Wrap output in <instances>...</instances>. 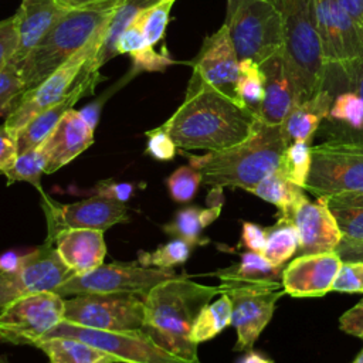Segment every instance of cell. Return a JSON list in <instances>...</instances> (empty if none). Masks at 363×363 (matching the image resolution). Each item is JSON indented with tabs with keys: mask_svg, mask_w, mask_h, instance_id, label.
Masks as SVG:
<instances>
[{
	"mask_svg": "<svg viewBox=\"0 0 363 363\" xmlns=\"http://www.w3.org/2000/svg\"><path fill=\"white\" fill-rule=\"evenodd\" d=\"M258 121L235 98L193 72L182 105L162 126L179 149L218 152L247 140Z\"/></svg>",
	"mask_w": 363,
	"mask_h": 363,
	"instance_id": "obj_1",
	"label": "cell"
},
{
	"mask_svg": "<svg viewBox=\"0 0 363 363\" xmlns=\"http://www.w3.org/2000/svg\"><path fill=\"white\" fill-rule=\"evenodd\" d=\"M248 191L274 204L279 210V217L288 220L296 206L306 199L305 189L288 180L278 169L265 176Z\"/></svg>",
	"mask_w": 363,
	"mask_h": 363,
	"instance_id": "obj_27",
	"label": "cell"
},
{
	"mask_svg": "<svg viewBox=\"0 0 363 363\" xmlns=\"http://www.w3.org/2000/svg\"><path fill=\"white\" fill-rule=\"evenodd\" d=\"M220 286L194 282L187 277H174L153 286L145 296L143 330L169 352L199 362L197 345L190 330L199 312L214 296Z\"/></svg>",
	"mask_w": 363,
	"mask_h": 363,
	"instance_id": "obj_2",
	"label": "cell"
},
{
	"mask_svg": "<svg viewBox=\"0 0 363 363\" xmlns=\"http://www.w3.org/2000/svg\"><path fill=\"white\" fill-rule=\"evenodd\" d=\"M18 34L14 14L0 21V71L9 65L17 51Z\"/></svg>",
	"mask_w": 363,
	"mask_h": 363,
	"instance_id": "obj_45",
	"label": "cell"
},
{
	"mask_svg": "<svg viewBox=\"0 0 363 363\" xmlns=\"http://www.w3.org/2000/svg\"><path fill=\"white\" fill-rule=\"evenodd\" d=\"M332 291L363 294V261H342Z\"/></svg>",
	"mask_w": 363,
	"mask_h": 363,
	"instance_id": "obj_42",
	"label": "cell"
},
{
	"mask_svg": "<svg viewBox=\"0 0 363 363\" xmlns=\"http://www.w3.org/2000/svg\"><path fill=\"white\" fill-rule=\"evenodd\" d=\"M64 311L65 298L54 291L21 296L0 312V342L34 346L64 320Z\"/></svg>",
	"mask_w": 363,
	"mask_h": 363,
	"instance_id": "obj_14",
	"label": "cell"
},
{
	"mask_svg": "<svg viewBox=\"0 0 363 363\" xmlns=\"http://www.w3.org/2000/svg\"><path fill=\"white\" fill-rule=\"evenodd\" d=\"M132 72H156V71H164L169 65L174 64V61L170 58V55L163 50V52H156L153 47H149L147 50L132 55Z\"/></svg>",
	"mask_w": 363,
	"mask_h": 363,
	"instance_id": "obj_44",
	"label": "cell"
},
{
	"mask_svg": "<svg viewBox=\"0 0 363 363\" xmlns=\"http://www.w3.org/2000/svg\"><path fill=\"white\" fill-rule=\"evenodd\" d=\"M231 1H234V0H227V3H228V4H230V3H231Z\"/></svg>",
	"mask_w": 363,
	"mask_h": 363,
	"instance_id": "obj_58",
	"label": "cell"
},
{
	"mask_svg": "<svg viewBox=\"0 0 363 363\" xmlns=\"http://www.w3.org/2000/svg\"><path fill=\"white\" fill-rule=\"evenodd\" d=\"M43 201L50 225L48 237L67 228L105 231L115 224L129 221L126 203L99 194H94L75 203L62 204L43 193Z\"/></svg>",
	"mask_w": 363,
	"mask_h": 363,
	"instance_id": "obj_16",
	"label": "cell"
},
{
	"mask_svg": "<svg viewBox=\"0 0 363 363\" xmlns=\"http://www.w3.org/2000/svg\"><path fill=\"white\" fill-rule=\"evenodd\" d=\"M64 322L98 330H135L145 323V301L136 294H81L65 299Z\"/></svg>",
	"mask_w": 363,
	"mask_h": 363,
	"instance_id": "obj_12",
	"label": "cell"
},
{
	"mask_svg": "<svg viewBox=\"0 0 363 363\" xmlns=\"http://www.w3.org/2000/svg\"><path fill=\"white\" fill-rule=\"evenodd\" d=\"M320 89L329 94L330 105L318 138L363 145V58L325 64Z\"/></svg>",
	"mask_w": 363,
	"mask_h": 363,
	"instance_id": "obj_5",
	"label": "cell"
},
{
	"mask_svg": "<svg viewBox=\"0 0 363 363\" xmlns=\"http://www.w3.org/2000/svg\"><path fill=\"white\" fill-rule=\"evenodd\" d=\"M352 363H363V347H362V350L359 352V354L354 357V360Z\"/></svg>",
	"mask_w": 363,
	"mask_h": 363,
	"instance_id": "obj_56",
	"label": "cell"
},
{
	"mask_svg": "<svg viewBox=\"0 0 363 363\" xmlns=\"http://www.w3.org/2000/svg\"><path fill=\"white\" fill-rule=\"evenodd\" d=\"M316 18L323 65L363 58V26L337 0H316Z\"/></svg>",
	"mask_w": 363,
	"mask_h": 363,
	"instance_id": "obj_17",
	"label": "cell"
},
{
	"mask_svg": "<svg viewBox=\"0 0 363 363\" xmlns=\"http://www.w3.org/2000/svg\"><path fill=\"white\" fill-rule=\"evenodd\" d=\"M34 346L47 354L50 363H118L108 352L72 337H44Z\"/></svg>",
	"mask_w": 363,
	"mask_h": 363,
	"instance_id": "obj_26",
	"label": "cell"
},
{
	"mask_svg": "<svg viewBox=\"0 0 363 363\" xmlns=\"http://www.w3.org/2000/svg\"><path fill=\"white\" fill-rule=\"evenodd\" d=\"M201 184V174L193 166L186 164L176 169L167 179L170 197L176 203H189Z\"/></svg>",
	"mask_w": 363,
	"mask_h": 363,
	"instance_id": "obj_38",
	"label": "cell"
},
{
	"mask_svg": "<svg viewBox=\"0 0 363 363\" xmlns=\"http://www.w3.org/2000/svg\"><path fill=\"white\" fill-rule=\"evenodd\" d=\"M289 220L299 234L298 255L336 251L343 240L325 197H316V201H309L306 197L296 206Z\"/></svg>",
	"mask_w": 363,
	"mask_h": 363,
	"instance_id": "obj_21",
	"label": "cell"
},
{
	"mask_svg": "<svg viewBox=\"0 0 363 363\" xmlns=\"http://www.w3.org/2000/svg\"><path fill=\"white\" fill-rule=\"evenodd\" d=\"M51 238L58 257L75 275L86 274L104 264L106 244L101 230L67 228Z\"/></svg>",
	"mask_w": 363,
	"mask_h": 363,
	"instance_id": "obj_22",
	"label": "cell"
},
{
	"mask_svg": "<svg viewBox=\"0 0 363 363\" xmlns=\"http://www.w3.org/2000/svg\"><path fill=\"white\" fill-rule=\"evenodd\" d=\"M190 64L193 72L203 82L235 98L240 60L225 23L216 33L204 38L200 51Z\"/></svg>",
	"mask_w": 363,
	"mask_h": 363,
	"instance_id": "obj_19",
	"label": "cell"
},
{
	"mask_svg": "<svg viewBox=\"0 0 363 363\" xmlns=\"http://www.w3.org/2000/svg\"><path fill=\"white\" fill-rule=\"evenodd\" d=\"M176 0H162L153 7L143 11V31L147 38V43L153 47L156 45L166 33L170 11Z\"/></svg>",
	"mask_w": 363,
	"mask_h": 363,
	"instance_id": "obj_39",
	"label": "cell"
},
{
	"mask_svg": "<svg viewBox=\"0 0 363 363\" xmlns=\"http://www.w3.org/2000/svg\"><path fill=\"white\" fill-rule=\"evenodd\" d=\"M336 254L342 261H363V241H343L337 245Z\"/></svg>",
	"mask_w": 363,
	"mask_h": 363,
	"instance_id": "obj_51",
	"label": "cell"
},
{
	"mask_svg": "<svg viewBox=\"0 0 363 363\" xmlns=\"http://www.w3.org/2000/svg\"><path fill=\"white\" fill-rule=\"evenodd\" d=\"M104 101L105 98H99L88 105H85L84 108H81L78 111V113L81 115V118L88 123V126L95 130L96 126H98V122H99V116H101V111H102V105H104Z\"/></svg>",
	"mask_w": 363,
	"mask_h": 363,
	"instance_id": "obj_52",
	"label": "cell"
},
{
	"mask_svg": "<svg viewBox=\"0 0 363 363\" xmlns=\"http://www.w3.org/2000/svg\"><path fill=\"white\" fill-rule=\"evenodd\" d=\"M267 245L262 255L275 267H282L299 248V234L288 218H278L277 224L267 228Z\"/></svg>",
	"mask_w": 363,
	"mask_h": 363,
	"instance_id": "obj_34",
	"label": "cell"
},
{
	"mask_svg": "<svg viewBox=\"0 0 363 363\" xmlns=\"http://www.w3.org/2000/svg\"><path fill=\"white\" fill-rule=\"evenodd\" d=\"M147 145L146 153L156 160H172L176 156L177 146L170 138V135L160 125L159 128L150 129L146 132Z\"/></svg>",
	"mask_w": 363,
	"mask_h": 363,
	"instance_id": "obj_43",
	"label": "cell"
},
{
	"mask_svg": "<svg viewBox=\"0 0 363 363\" xmlns=\"http://www.w3.org/2000/svg\"><path fill=\"white\" fill-rule=\"evenodd\" d=\"M94 132L78 111L74 108L67 111L54 132L45 139L48 152L45 174L57 172L86 150L94 143Z\"/></svg>",
	"mask_w": 363,
	"mask_h": 363,
	"instance_id": "obj_23",
	"label": "cell"
},
{
	"mask_svg": "<svg viewBox=\"0 0 363 363\" xmlns=\"http://www.w3.org/2000/svg\"><path fill=\"white\" fill-rule=\"evenodd\" d=\"M65 13L54 0H23L14 13L18 45L10 64L18 68L31 50Z\"/></svg>",
	"mask_w": 363,
	"mask_h": 363,
	"instance_id": "obj_24",
	"label": "cell"
},
{
	"mask_svg": "<svg viewBox=\"0 0 363 363\" xmlns=\"http://www.w3.org/2000/svg\"><path fill=\"white\" fill-rule=\"evenodd\" d=\"M108 24L96 31V34L81 50L51 72L43 82L20 95L13 111L7 115L3 123L16 138L34 116L58 104L71 92L86 61L99 52L106 35Z\"/></svg>",
	"mask_w": 363,
	"mask_h": 363,
	"instance_id": "obj_8",
	"label": "cell"
},
{
	"mask_svg": "<svg viewBox=\"0 0 363 363\" xmlns=\"http://www.w3.org/2000/svg\"><path fill=\"white\" fill-rule=\"evenodd\" d=\"M288 145L282 125L258 121L252 135L242 143L206 155H187V159L189 164L200 172L203 184L248 191L278 169Z\"/></svg>",
	"mask_w": 363,
	"mask_h": 363,
	"instance_id": "obj_3",
	"label": "cell"
},
{
	"mask_svg": "<svg viewBox=\"0 0 363 363\" xmlns=\"http://www.w3.org/2000/svg\"><path fill=\"white\" fill-rule=\"evenodd\" d=\"M265 96V77L252 60L240 61V77L235 85V98L257 116Z\"/></svg>",
	"mask_w": 363,
	"mask_h": 363,
	"instance_id": "obj_35",
	"label": "cell"
},
{
	"mask_svg": "<svg viewBox=\"0 0 363 363\" xmlns=\"http://www.w3.org/2000/svg\"><path fill=\"white\" fill-rule=\"evenodd\" d=\"M75 275L58 257L54 240L23 254L21 262L11 271H0V312L13 301L35 292L55 291Z\"/></svg>",
	"mask_w": 363,
	"mask_h": 363,
	"instance_id": "obj_15",
	"label": "cell"
},
{
	"mask_svg": "<svg viewBox=\"0 0 363 363\" xmlns=\"http://www.w3.org/2000/svg\"><path fill=\"white\" fill-rule=\"evenodd\" d=\"M123 1L98 9L67 11L58 18L17 68L26 91L37 86L81 50L96 31L112 20Z\"/></svg>",
	"mask_w": 363,
	"mask_h": 363,
	"instance_id": "obj_4",
	"label": "cell"
},
{
	"mask_svg": "<svg viewBox=\"0 0 363 363\" xmlns=\"http://www.w3.org/2000/svg\"><path fill=\"white\" fill-rule=\"evenodd\" d=\"M23 259V255H20L16 251H7L0 255V271H11L14 269Z\"/></svg>",
	"mask_w": 363,
	"mask_h": 363,
	"instance_id": "obj_54",
	"label": "cell"
},
{
	"mask_svg": "<svg viewBox=\"0 0 363 363\" xmlns=\"http://www.w3.org/2000/svg\"><path fill=\"white\" fill-rule=\"evenodd\" d=\"M330 105V96L325 89L296 105L281 123L288 143L303 140L312 143Z\"/></svg>",
	"mask_w": 363,
	"mask_h": 363,
	"instance_id": "obj_25",
	"label": "cell"
},
{
	"mask_svg": "<svg viewBox=\"0 0 363 363\" xmlns=\"http://www.w3.org/2000/svg\"><path fill=\"white\" fill-rule=\"evenodd\" d=\"M162 0H125L123 4L118 9L115 16L108 24L106 35L99 52L95 55V62L101 68L105 62L116 55L115 45L116 40L123 31V28L142 11L153 7L155 4L160 3Z\"/></svg>",
	"mask_w": 363,
	"mask_h": 363,
	"instance_id": "obj_32",
	"label": "cell"
},
{
	"mask_svg": "<svg viewBox=\"0 0 363 363\" xmlns=\"http://www.w3.org/2000/svg\"><path fill=\"white\" fill-rule=\"evenodd\" d=\"M17 156V138L4 125H0V174L14 163Z\"/></svg>",
	"mask_w": 363,
	"mask_h": 363,
	"instance_id": "obj_47",
	"label": "cell"
},
{
	"mask_svg": "<svg viewBox=\"0 0 363 363\" xmlns=\"http://www.w3.org/2000/svg\"><path fill=\"white\" fill-rule=\"evenodd\" d=\"M231 301L225 294H221L217 301L204 305L191 326V342L199 345L216 337L228 325H231Z\"/></svg>",
	"mask_w": 363,
	"mask_h": 363,
	"instance_id": "obj_31",
	"label": "cell"
},
{
	"mask_svg": "<svg viewBox=\"0 0 363 363\" xmlns=\"http://www.w3.org/2000/svg\"><path fill=\"white\" fill-rule=\"evenodd\" d=\"M123 0H54V3L65 11H74V10H89V9H98L104 7L112 3H119Z\"/></svg>",
	"mask_w": 363,
	"mask_h": 363,
	"instance_id": "obj_50",
	"label": "cell"
},
{
	"mask_svg": "<svg viewBox=\"0 0 363 363\" xmlns=\"http://www.w3.org/2000/svg\"><path fill=\"white\" fill-rule=\"evenodd\" d=\"M26 91L18 69L9 64L0 71V116L9 115L20 95Z\"/></svg>",
	"mask_w": 363,
	"mask_h": 363,
	"instance_id": "obj_40",
	"label": "cell"
},
{
	"mask_svg": "<svg viewBox=\"0 0 363 363\" xmlns=\"http://www.w3.org/2000/svg\"><path fill=\"white\" fill-rule=\"evenodd\" d=\"M267 234L268 230L259 224L244 221L241 228V244L245 245L250 251L262 254L267 245Z\"/></svg>",
	"mask_w": 363,
	"mask_h": 363,
	"instance_id": "obj_46",
	"label": "cell"
},
{
	"mask_svg": "<svg viewBox=\"0 0 363 363\" xmlns=\"http://www.w3.org/2000/svg\"><path fill=\"white\" fill-rule=\"evenodd\" d=\"M305 190L315 197L363 191V145L320 142L312 146Z\"/></svg>",
	"mask_w": 363,
	"mask_h": 363,
	"instance_id": "obj_10",
	"label": "cell"
},
{
	"mask_svg": "<svg viewBox=\"0 0 363 363\" xmlns=\"http://www.w3.org/2000/svg\"><path fill=\"white\" fill-rule=\"evenodd\" d=\"M177 277L173 269L143 267L136 262H112L81 275H72L54 292L65 296L81 294H136L145 296L157 284Z\"/></svg>",
	"mask_w": 363,
	"mask_h": 363,
	"instance_id": "obj_13",
	"label": "cell"
},
{
	"mask_svg": "<svg viewBox=\"0 0 363 363\" xmlns=\"http://www.w3.org/2000/svg\"><path fill=\"white\" fill-rule=\"evenodd\" d=\"M44 337H72L86 342L112 354L118 363H200L169 352L143 329L98 330L62 320Z\"/></svg>",
	"mask_w": 363,
	"mask_h": 363,
	"instance_id": "obj_9",
	"label": "cell"
},
{
	"mask_svg": "<svg viewBox=\"0 0 363 363\" xmlns=\"http://www.w3.org/2000/svg\"><path fill=\"white\" fill-rule=\"evenodd\" d=\"M152 47L147 43V38L143 31V11L139 13L121 33L116 40L115 52L116 54H129L136 55Z\"/></svg>",
	"mask_w": 363,
	"mask_h": 363,
	"instance_id": "obj_41",
	"label": "cell"
},
{
	"mask_svg": "<svg viewBox=\"0 0 363 363\" xmlns=\"http://www.w3.org/2000/svg\"><path fill=\"white\" fill-rule=\"evenodd\" d=\"M325 199L343 241H363V191L337 193Z\"/></svg>",
	"mask_w": 363,
	"mask_h": 363,
	"instance_id": "obj_28",
	"label": "cell"
},
{
	"mask_svg": "<svg viewBox=\"0 0 363 363\" xmlns=\"http://www.w3.org/2000/svg\"><path fill=\"white\" fill-rule=\"evenodd\" d=\"M0 363H9V360L4 356H0Z\"/></svg>",
	"mask_w": 363,
	"mask_h": 363,
	"instance_id": "obj_57",
	"label": "cell"
},
{
	"mask_svg": "<svg viewBox=\"0 0 363 363\" xmlns=\"http://www.w3.org/2000/svg\"><path fill=\"white\" fill-rule=\"evenodd\" d=\"M218 286L221 294L228 295L231 301V325L237 332L234 349L247 352L252 349L255 340L269 323L277 301L285 294L282 284L278 281H221Z\"/></svg>",
	"mask_w": 363,
	"mask_h": 363,
	"instance_id": "obj_11",
	"label": "cell"
},
{
	"mask_svg": "<svg viewBox=\"0 0 363 363\" xmlns=\"http://www.w3.org/2000/svg\"><path fill=\"white\" fill-rule=\"evenodd\" d=\"M47 160L48 152L47 143L44 140L37 147L20 153L14 163L3 172V176H6L7 184H13L16 182H27L43 194L44 191L41 189V176L45 174Z\"/></svg>",
	"mask_w": 363,
	"mask_h": 363,
	"instance_id": "obj_33",
	"label": "cell"
},
{
	"mask_svg": "<svg viewBox=\"0 0 363 363\" xmlns=\"http://www.w3.org/2000/svg\"><path fill=\"white\" fill-rule=\"evenodd\" d=\"M259 67L265 77V96L258 118L268 125H281L289 112L305 101L301 79L284 50Z\"/></svg>",
	"mask_w": 363,
	"mask_h": 363,
	"instance_id": "obj_18",
	"label": "cell"
},
{
	"mask_svg": "<svg viewBox=\"0 0 363 363\" xmlns=\"http://www.w3.org/2000/svg\"><path fill=\"white\" fill-rule=\"evenodd\" d=\"M279 13L285 45L305 94V101L316 95L323 81V58L318 33L316 0H268Z\"/></svg>",
	"mask_w": 363,
	"mask_h": 363,
	"instance_id": "obj_6",
	"label": "cell"
},
{
	"mask_svg": "<svg viewBox=\"0 0 363 363\" xmlns=\"http://www.w3.org/2000/svg\"><path fill=\"white\" fill-rule=\"evenodd\" d=\"M135 186L130 183H115L112 180H104L96 183V186L92 189L95 194L111 197L113 200L126 203L132 194H133Z\"/></svg>",
	"mask_w": 363,
	"mask_h": 363,
	"instance_id": "obj_49",
	"label": "cell"
},
{
	"mask_svg": "<svg viewBox=\"0 0 363 363\" xmlns=\"http://www.w3.org/2000/svg\"><path fill=\"white\" fill-rule=\"evenodd\" d=\"M312 166V143L298 140L286 146L278 170L292 183L305 189Z\"/></svg>",
	"mask_w": 363,
	"mask_h": 363,
	"instance_id": "obj_36",
	"label": "cell"
},
{
	"mask_svg": "<svg viewBox=\"0 0 363 363\" xmlns=\"http://www.w3.org/2000/svg\"><path fill=\"white\" fill-rule=\"evenodd\" d=\"M220 211L221 204L210 206L207 208H200L197 206L184 207L176 213L170 223L163 225V231L180 237L193 245L201 244V231L220 216Z\"/></svg>",
	"mask_w": 363,
	"mask_h": 363,
	"instance_id": "obj_29",
	"label": "cell"
},
{
	"mask_svg": "<svg viewBox=\"0 0 363 363\" xmlns=\"http://www.w3.org/2000/svg\"><path fill=\"white\" fill-rule=\"evenodd\" d=\"M340 265L336 251L298 255L282 269V288L295 298L323 296L332 291Z\"/></svg>",
	"mask_w": 363,
	"mask_h": 363,
	"instance_id": "obj_20",
	"label": "cell"
},
{
	"mask_svg": "<svg viewBox=\"0 0 363 363\" xmlns=\"http://www.w3.org/2000/svg\"><path fill=\"white\" fill-rule=\"evenodd\" d=\"M337 3L363 26V0H337Z\"/></svg>",
	"mask_w": 363,
	"mask_h": 363,
	"instance_id": "obj_53",
	"label": "cell"
},
{
	"mask_svg": "<svg viewBox=\"0 0 363 363\" xmlns=\"http://www.w3.org/2000/svg\"><path fill=\"white\" fill-rule=\"evenodd\" d=\"M339 328L347 335L363 339V298L339 318Z\"/></svg>",
	"mask_w": 363,
	"mask_h": 363,
	"instance_id": "obj_48",
	"label": "cell"
},
{
	"mask_svg": "<svg viewBox=\"0 0 363 363\" xmlns=\"http://www.w3.org/2000/svg\"><path fill=\"white\" fill-rule=\"evenodd\" d=\"M193 244L174 237L166 244L159 245L155 251H140L138 254V262L143 267H155L160 269H172L176 265L184 264L191 254Z\"/></svg>",
	"mask_w": 363,
	"mask_h": 363,
	"instance_id": "obj_37",
	"label": "cell"
},
{
	"mask_svg": "<svg viewBox=\"0 0 363 363\" xmlns=\"http://www.w3.org/2000/svg\"><path fill=\"white\" fill-rule=\"evenodd\" d=\"M238 363H274L272 359L267 357L265 354L259 353V352H255L252 349L247 350V353L240 359Z\"/></svg>",
	"mask_w": 363,
	"mask_h": 363,
	"instance_id": "obj_55",
	"label": "cell"
},
{
	"mask_svg": "<svg viewBox=\"0 0 363 363\" xmlns=\"http://www.w3.org/2000/svg\"><path fill=\"white\" fill-rule=\"evenodd\" d=\"M281 267L271 264L262 254L247 251L241 254L240 262L214 272L220 281H247V282H271L281 277Z\"/></svg>",
	"mask_w": 363,
	"mask_h": 363,
	"instance_id": "obj_30",
	"label": "cell"
},
{
	"mask_svg": "<svg viewBox=\"0 0 363 363\" xmlns=\"http://www.w3.org/2000/svg\"><path fill=\"white\" fill-rule=\"evenodd\" d=\"M225 24L238 60L257 64L284 50L285 35L279 13L268 0H234Z\"/></svg>",
	"mask_w": 363,
	"mask_h": 363,
	"instance_id": "obj_7",
	"label": "cell"
}]
</instances>
